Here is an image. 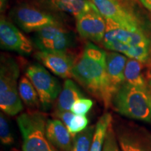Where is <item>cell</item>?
I'll list each match as a JSON object with an SVG mask.
<instances>
[{
  "mask_svg": "<svg viewBox=\"0 0 151 151\" xmlns=\"http://www.w3.org/2000/svg\"><path fill=\"white\" fill-rule=\"evenodd\" d=\"M105 19L134 29H143L139 19L118 0H90Z\"/></svg>",
  "mask_w": 151,
  "mask_h": 151,
  "instance_id": "52a82bcc",
  "label": "cell"
},
{
  "mask_svg": "<svg viewBox=\"0 0 151 151\" xmlns=\"http://www.w3.org/2000/svg\"><path fill=\"white\" fill-rule=\"evenodd\" d=\"M143 63L128 58L124 69V83L141 88H149L143 74Z\"/></svg>",
  "mask_w": 151,
  "mask_h": 151,
  "instance_id": "2e32d148",
  "label": "cell"
},
{
  "mask_svg": "<svg viewBox=\"0 0 151 151\" xmlns=\"http://www.w3.org/2000/svg\"><path fill=\"white\" fill-rule=\"evenodd\" d=\"M6 0H1V7H2L3 6H4V3Z\"/></svg>",
  "mask_w": 151,
  "mask_h": 151,
  "instance_id": "4dcf8cb0",
  "label": "cell"
},
{
  "mask_svg": "<svg viewBox=\"0 0 151 151\" xmlns=\"http://www.w3.org/2000/svg\"><path fill=\"white\" fill-rule=\"evenodd\" d=\"M25 75L37 90L41 108L44 111L50 109L62 90L58 79L39 63L32 64L28 66L26 69Z\"/></svg>",
  "mask_w": 151,
  "mask_h": 151,
  "instance_id": "5b68a950",
  "label": "cell"
},
{
  "mask_svg": "<svg viewBox=\"0 0 151 151\" xmlns=\"http://www.w3.org/2000/svg\"><path fill=\"white\" fill-rule=\"evenodd\" d=\"M140 1L144 6H146L147 5L151 4V0H140Z\"/></svg>",
  "mask_w": 151,
  "mask_h": 151,
  "instance_id": "f1b7e54d",
  "label": "cell"
},
{
  "mask_svg": "<svg viewBox=\"0 0 151 151\" xmlns=\"http://www.w3.org/2000/svg\"><path fill=\"white\" fill-rule=\"evenodd\" d=\"M82 97H84L83 93L74 81L67 79L57 100L55 111H71L73 103Z\"/></svg>",
  "mask_w": 151,
  "mask_h": 151,
  "instance_id": "9a60e30c",
  "label": "cell"
},
{
  "mask_svg": "<svg viewBox=\"0 0 151 151\" xmlns=\"http://www.w3.org/2000/svg\"><path fill=\"white\" fill-rule=\"evenodd\" d=\"M1 47L22 55L32 52V43L12 22L1 18L0 21Z\"/></svg>",
  "mask_w": 151,
  "mask_h": 151,
  "instance_id": "8fae6325",
  "label": "cell"
},
{
  "mask_svg": "<svg viewBox=\"0 0 151 151\" xmlns=\"http://www.w3.org/2000/svg\"><path fill=\"white\" fill-rule=\"evenodd\" d=\"M18 92L22 101L28 108L36 109L41 106L37 90L26 76H22L19 81Z\"/></svg>",
  "mask_w": 151,
  "mask_h": 151,
  "instance_id": "ac0fdd59",
  "label": "cell"
},
{
  "mask_svg": "<svg viewBox=\"0 0 151 151\" xmlns=\"http://www.w3.org/2000/svg\"><path fill=\"white\" fill-rule=\"evenodd\" d=\"M47 117L44 113H23L17 118L22 138V151H58L46 136Z\"/></svg>",
  "mask_w": 151,
  "mask_h": 151,
  "instance_id": "3957f363",
  "label": "cell"
},
{
  "mask_svg": "<svg viewBox=\"0 0 151 151\" xmlns=\"http://www.w3.org/2000/svg\"><path fill=\"white\" fill-rule=\"evenodd\" d=\"M145 7H146L147 9H148V10L150 11V12L151 13V4H148V5H147L146 6H145Z\"/></svg>",
  "mask_w": 151,
  "mask_h": 151,
  "instance_id": "f546056e",
  "label": "cell"
},
{
  "mask_svg": "<svg viewBox=\"0 0 151 151\" xmlns=\"http://www.w3.org/2000/svg\"><path fill=\"white\" fill-rule=\"evenodd\" d=\"M95 126L91 125L80 133L73 136L71 151H90Z\"/></svg>",
  "mask_w": 151,
  "mask_h": 151,
  "instance_id": "44dd1931",
  "label": "cell"
},
{
  "mask_svg": "<svg viewBox=\"0 0 151 151\" xmlns=\"http://www.w3.org/2000/svg\"><path fill=\"white\" fill-rule=\"evenodd\" d=\"M93 106V101L88 98L82 97L76 101L71 109V111L75 115H86L89 112Z\"/></svg>",
  "mask_w": 151,
  "mask_h": 151,
  "instance_id": "484cf974",
  "label": "cell"
},
{
  "mask_svg": "<svg viewBox=\"0 0 151 151\" xmlns=\"http://www.w3.org/2000/svg\"><path fill=\"white\" fill-rule=\"evenodd\" d=\"M124 55L130 59L146 63L149 59V46H132Z\"/></svg>",
  "mask_w": 151,
  "mask_h": 151,
  "instance_id": "603a6c76",
  "label": "cell"
},
{
  "mask_svg": "<svg viewBox=\"0 0 151 151\" xmlns=\"http://www.w3.org/2000/svg\"><path fill=\"white\" fill-rule=\"evenodd\" d=\"M0 140L5 146H12L15 142L10 124L3 113L0 114Z\"/></svg>",
  "mask_w": 151,
  "mask_h": 151,
  "instance_id": "7402d4cb",
  "label": "cell"
},
{
  "mask_svg": "<svg viewBox=\"0 0 151 151\" xmlns=\"http://www.w3.org/2000/svg\"><path fill=\"white\" fill-rule=\"evenodd\" d=\"M116 137L122 151H151V134L138 126H120Z\"/></svg>",
  "mask_w": 151,
  "mask_h": 151,
  "instance_id": "ba28073f",
  "label": "cell"
},
{
  "mask_svg": "<svg viewBox=\"0 0 151 151\" xmlns=\"http://www.w3.org/2000/svg\"><path fill=\"white\" fill-rule=\"evenodd\" d=\"M73 39L70 32L52 40L37 41L35 46L41 51H67V49L72 46Z\"/></svg>",
  "mask_w": 151,
  "mask_h": 151,
  "instance_id": "ffe728a7",
  "label": "cell"
},
{
  "mask_svg": "<svg viewBox=\"0 0 151 151\" xmlns=\"http://www.w3.org/2000/svg\"><path fill=\"white\" fill-rule=\"evenodd\" d=\"M112 123V116L105 113L100 117L95 125V130L90 151H102L106 134L110 124Z\"/></svg>",
  "mask_w": 151,
  "mask_h": 151,
  "instance_id": "d6986e66",
  "label": "cell"
},
{
  "mask_svg": "<svg viewBox=\"0 0 151 151\" xmlns=\"http://www.w3.org/2000/svg\"><path fill=\"white\" fill-rule=\"evenodd\" d=\"M76 19V29L81 37L97 43L103 41L106 21L95 6Z\"/></svg>",
  "mask_w": 151,
  "mask_h": 151,
  "instance_id": "9c48e42d",
  "label": "cell"
},
{
  "mask_svg": "<svg viewBox=\"0 0 151 151\" xmlns=\"http://www.w3.org/2000/svg\"><path fill=\"white\" fill-rule=\"evenodd\" d=\"M127 60V57L120 52L106 54L107 74L115 94L124 83V69Z\"/></svg>",
  "mask_w": 151,
  "mask_h": 151,
  "instance_id": "5bb4252c",
  "label": "cell"
},
{
  "mask_svg": "<svg viewBox=\"0 0 151 151\" xmlns=\"http://www.w3.org/2000/svg\"><path fill=\"white\" fill-rule=\"evenodd\" d=\"M54 116L56 118H58L60 120H61L65 124L66 127H67L69 125V124L71 123L75 114H73L71 111H55Z\"/></svg>",
  "mask_w": 151,
  "mask_h": 151,
  "instance_id": "4316f807",
  "label": "cell"
},
{
  "mask_svg": "<svg viewBox=\"0 0 151 151\" xmlns=\"http://www.w3.org/2000/svg\"><path fill=\"white\" fill-rule=\"evenodd\" d=\"M106 54L102 49L88 43L81 55L75 61L73 78L108 109L115 93L106 71Z\"/></svg>",
  "mask_w": 151,
  "mask_h": 151,
  "instance_id": "6da1fadb",
  "label": "cell"
},
{
  "mask_svg": "<svg viewBox=\"0 0 151 151\" xmlns=\"http://www.w3.org/2000/svg\"><path fill=\"white\" fill-rule=\"evenodd\" d=\"M147 83H148V88L151 92V70L150 71V72H149L148 75V81H147Z\"/></svg>",
  "mask_w": 151,
  "mask_h": 151,
  "instance_id": "83f0119b",
  "label": "cell"
},
{
  "mask_svg": "<svg viewBox=\"0 0 151 151\" xmlns=\"http://www.w3.org/2000/svg\"><path fill=\"white\" fill-rule=\"evenodd\" d=\"M50 2L55 8L71 14L76 18L94 6L90 0H50Z\"/></svg>",
  "mask_w": 151,
  "mask_h": 151,
  "instance_id": "e0dca14e",
  "label": "cell"
},
{
  "mask_svg": "<svg viewBox=\"0 0 151 151\" xmlns=\"http://www.w3.org/2000/svg\"><path fill=\"white\" fill-rule=\"evenodd\" d=\"M102 151H122L112 123L110 124L107 130Z\"/></svg>",
  "mask_w": 151,
  "mask_h": 151,
  "instance_id": "d4e9b609",
  "label": "cell"
},
{
  "mask_svg": "<svg viewBox=\"0 0 151 151\" xmlns=\"http://www.w3.org/2000/svg\"><path fill=\"white\" fill-rule=\"evenodd\" d=\"M89 120L83 115H75L67 129L72 136L83 132L88 127Z\"/></svg>",
  "mask_w": 151,
  "mask_h": 151,
  "instance_id": "cb8c5ba5",
  "label": "cell"
},
{
  "mask_svg": "<svg viewBox=\"0 0 151 151\" xmlns=\"http://www.w3.org/2000/svg\"><path fill=\"white\" fill-rule=\"evenodd\" d=\"M20 76L18 64L12 58H1L0 68V108L14 116L23 110L17 81Z\"/></svg>",
  "mask_w": 151,
  "mask_h": 151,
  "instance_id": "277c9868",
  "label": "cell"
},
{
  "mask_svg": "<svg viewBox=\"0 0 151 151\" xmlns=\"http://www.w3.org/2000/svg\"><path fill=\"white\" fill-rule=\"evenodd\" d=\"M11 18L26 32H37L60 22L52 15L28 5H20L11 11Z\"/></svg>",
  "mask_w": 151,
  "mask_h": 151,
  "instance_id": "8992f818",
  "label": "cell"
},
{
  "mask_svg": "<svg viewBox=\"0 0 151 151\" xmlns=\"http://www.w3.org/2000/svg\"><path fill=\"white\" fill-rule=\"evenodd\" d=\"M112 106L118 113L128 118L151 122V92L124 83L113 95Z\"/></svg>",
  "mask_w": 151,
  "mask_h": 151,
  "instance_id": "7a4b0ae2",
  "label": "cell"
},
{
  "mask_svg": "<svg viewBox=\"0 0 151 151\" xmlns=\"http://www.w3.org/2000/svg\"><path fill=\"white\" fill-rule=\"evenodd\" d=\"M104 44L116 41L129 46H149V40L143 29H134L120 25L110 19H106Z\"/></svg>",
  "mask_w": 151,
  "mask_h": 151,
  "instance_id": "30bf717a",
  "label": "cell"
},
{
  "mask_svg": "<svg viewBox=\"0 0 151 151\" xmlns=\"http://www.w3.org/2000/svg\"><path fill=\"white\" fill-rule=\"evenodd\" d=\"M36 58L52 73L62 78H73L75 61L67 51H41L35 55Z\"/></svg>",
  "mask_w": 151,
  "mask_h": 151,
  "instance_id": "7c38bea8",
  "label": "cell"
},
{
  "mask_svg": "<svg viewBox=\"0 0 151 151\" xmlns=\"http://www.w3.org/2000/svg\"><path fill=\"white\" fill-rule=\"evenodd\" d=\"M46 136L48 141L58 151H71L73 136L61 120L48 119Z\"/></svg>",
  "mask_w": 151,
  "mask_h": 151,
  "instance_id": "4fadbf2b",
  "label": "cell"
}]
</instances>
